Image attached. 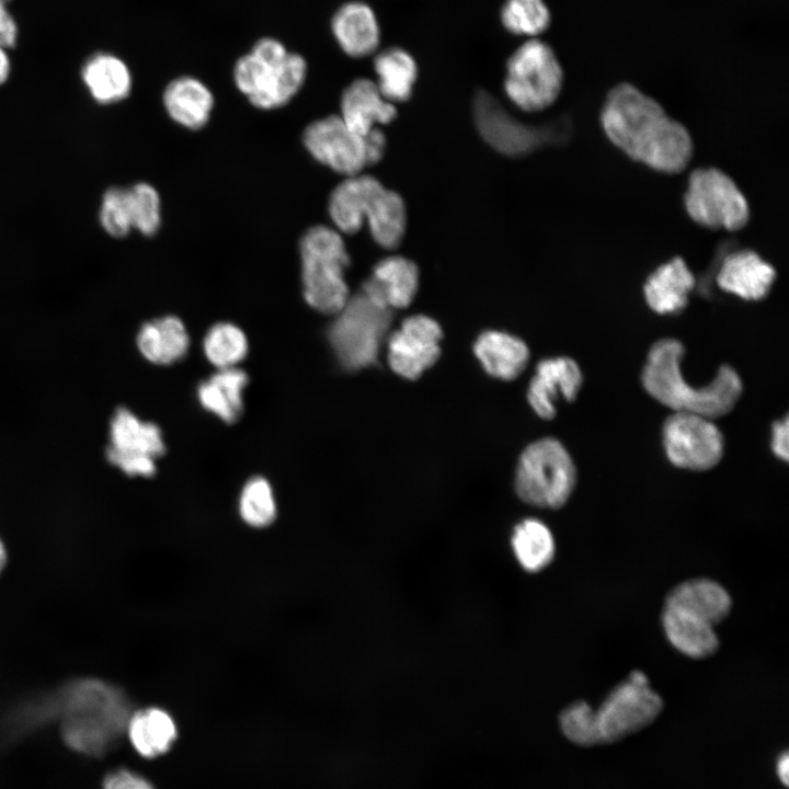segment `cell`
<instances>
[{
	"label": "cell",
	"instance_id": "obj_23",
	"mask_svg": "<svg viewBox=\"0 0 789 789\" xmlns=\"http://www.w3.org/2000/svg\"><path fill=\"white\" fill-rule=\"evenodd\" d=\"M81 80L91 99L100 105H113L125 100L133 88L129 67L118 56L99 52L84 61Z\"/></svg>",
	"mask_w": 789,
	"mask_h": 789
},
{
	"label": "cell",
	"instance_id": "obj_6",
	"mask_svg": "<svg viewBox=\"0 0 789 789\" xmlns=\"http://www.w3.org/2000/svg\"><path fill=\"white\" fill-rule=\"evenodd\" d=\"M576 483L574 462L564 446L554 438H541L521 455L515 490L527 504L559 508L570 499Z\"/></svg>",
	"mask_w": 789,
	"mask_h": 789
},
{
	"label": "cell",
	"instance_id": "obj_42",
	"mask_svg": "<svg viewBox=\"0 0 789 789\" xmlns=\"http://www.w3.org/2000/svg\"><path fill=\"white\" fill-rule=\"evenodd\" d=\"M7 50L8 48L0 45V87L8 81L11 73V60Z\"/></svg>",
	"mask_w": 789,
	"mask_h": 789
},
{
	"label": "cell",
	"instance_id": "obj_38",
	"mask_svg": "<svg viewBox=\"0 0 789 789\" xmlns=\"http://www.w3.org/2000/svg\"><path fill=\"white\" fill-rule=\"evenodd\" d=\"M593 717L594 709L586 701H575L564 708L560 714L561 731L578 745H596Z\"/></svg>",
	"mask_w": 789,
	"mask_h": 789
},
{
	"label": "cell",
	"instance_id": "obj_1",
	"mask_svg": "<svg viewBox=\"0 0 789 789\" xmlns=\"http://www.w3.org/2000/svg\"><path fill=\"white\" fill-rule=\"evenodd\" d=\"M601 123L617 148L656 171L678 173L691 159L694 146L686 127L632 84L620 83L608 92Z\"/></svg>",
	"mask_w": 789,
	"mask_h": 789
},
{
	"label": "cell",
	"instance_id": "obj_15",
	"mask_svg": "<svg viewBox=\"0 0 789 789\" xmlns=\"http://www.w3.org/2000/svg\"><path fill=\"white\" fill-rule=\"evenodd\" d=\"M443 331L438 322L424 316L407 318L388 339V363L407 379L419 378L439 357Z\"/></svg>",
	"mask_w": 789,
	"mask_h": 789
},
{
	"label": "cell",
	"instance_id": "obj_27",
	"mask_svg": "<svg viewBox=\"0 0 789 789\" xmlns=\"http://www.w3.org/2000/svg\"><path fill=\"white\" fill-rule=\"evenodd\" d=\"M662 627L670 643L691 659L713 655L720 645L714 627L678 608L664 606Z\"/></svg>",
	"mask_w": 789,
	"mask_h": 789
},
{
	"label": "cell",
	"instance_id": "obj_36",
	"mask_svg": "<svg viewBox=\"0 0 789 789\" xmlns=\"http://www.w3.org/2000/svg\"><path fill=\"white\" fill-rule=\"evenodd\" d=\"M133 230L144 236H153L161 224V199L158 191L149 183L138 182L127 187Z\"/></svg>",
	"mask_w": 789,
	"mask_h": 789
},
{
	"label": "cell",
	"instance_id": "obj_7",
	"mask_svg": "<svg viewBox=\"0 0 789 789\" xmlns=\"http://www.w3.org/2000/svg\"><path fill=\"white\" fill-rule=\"evenodd\" d=\"M68 693L64 735L71 746L79 751L88 735L91 741L126 732L133 712L118 688L100 681H84Z\"/></svg>",
	"mask_w": 789,
	"mask_h": 789
},
{
	"label": "cell",
	"instance_id": "obj_33",
	"mask_svg": "<svg viewBox=\"0 0 789 789\" xmlns=\"http://www.w3.org/2000/svg\"><path fill=\"white\" fill-rule=\"evenodd\" d=\"M245 333L231 322H218L209 328L203 340V352L217 369L232 368L247 356Z\"/></svg>",
	"mask_w": 789,
	"mask_h": 789
},
{
	"label": "cell",
	"instance_id": "obj_29",
	"mask_svg": "<svg viewBox=\"0 0 789 789\" xmlns=\"http://www.w3.org/2000/svg\"><path fill=\"white\" fill-rule=\"evenodd\" d=\"M137 346L147 361L156 365H171L186 355L190 336L180 318L164 316L140 328Z\"/></svg>",
	"mask_w": 789,
	"mask_h": 789
},
{
	"label": "cell",
	"instance_id": "obj_3",
	"mask_svg": "<svg viewBox=\"0 0 789 789\" xmlns=\"http://www.w3.org/2000/svg\"><path fill=\"white\" fill-rule=\"evenodd\" d=\"M328 211L340 232L355 233L367 222L376 243L388 250L398 248L404 237L402 197L371 175L346 176L330 194Z\"/></svg>",
	"mask_w": 789,
	"mask_h": 789
},
{
	"label": "cell",
	"instance_id": "obj_5",
	"mask_svg": "<svg viewBox=\"0 0 789 789\" xmlns=\"http://www.w3.org/2000/svg\"><path fill=\"white\" fill-rule=\"evenodd\" d=\"M299 253L305 301L321 313H338L351 296L344 277L350 256L341 232L313 226L301 236Z\"/></svg>",
	"mask_w": 789,
	"mask_h": 789
},
{
	"label": "cell",
	"instance_id": "obj_44",
	"mask_svg": "<svg viewBox=\"0 0 789 789\" xmlns=\"http://www.w3.org/2000/svg\"><path fill=\"white\" fill-rule=\"evenodd\" d=\"M5 562H7L5 548L2 544V541L0 540V573L3 570Z\"/></svg>",
	"mask_w": 789,
	"mask_h": 789
},
{
	"label": "cell",
	"instance_id": "obj_20",
	"mask_svg": "<svg viewBox=\"0 0 789 789\" xmlns=\"http://www.w3.org/2000/svg\"><path fill=\"white\" fill-rule=\"evenodd\" d=\"M775 277L776 271L768 262L754 251L742 250L724 258L716 281L727 293L745 300H761L769 293Z\"/></svg>",
	"mask_w": 789,
	"mask_h": 789
},
{
	"label": "cell",
	"instance_id": "obj_12",
	"mask_svg": "<svg viewBox=\"0 0 789 789\" xmlns=\"http://www.w3.org/2000/svg\"><path fill=\"white\" fill-rule=\"evenodd\" d=\"M684 204L689 217L709 229L736 231L750 219L748 203L735 182L717 168L694 170Z\"/></svg>",
	"mask_w": 789,
	"mask_h": 789
},
{
	"label": "cell",
	"instance_id": "obj_41",
	"mask_svg": "<svg viewBox=\"0 0 789 789\" xmlns=\"http://www.w3.org/2000/svg\"><path fill=\"white\" fill-rule=\"evenodd\" d=\"M771 450L776 457L788 461L789 458V421L785 416L784 420H778L773 424L771 427Z\"/></svg>",
	"mask_w": 789,
	"mask_h": 789
},
{
	"label": "cell",
	"instance_id": "obj_9",
	"mask_svg": "<svg viewBox=\"0 0 789 789\" xmlns=\"http://www.w3.org/2000/svg\"><path fill=\"white\" fill-rule=\"evenodd\" d=\"M335 316L328 338L341 366L358 370L375 364L391 321V310L376 306L358 293L350 296Z\"/></svg>",
	"mask_w": 789,
	"mask_h": 789
},
{
	"label": "cell",
	"instance_id": "obj_18",
	"mask_svg": "<svg viewBox=\"0 0 789 789\" xmlns=\"http://www.w3.org/2000/svg\"><path fill=\"white\" fill-rule=\"evenodd\" d=\"M419 288V268L403 256L392 255L379 261L363 284L362 291L384 309L408 307Z\"/></svg>",
	"mask_w": 789,
	"mask_h": 789
},
{
	"label": "cell",
	"instance_id": "obj_28",
	"mask_svg": "<svg viewBox=\"0 0 789 789\" xmlns=\"http://www.w3.org/2000/svg\"><path fill=\"white\" fill-rule=\"evenodd\" d=\"M473 352L490 376L503 380L519 376L529 358L528 347L521 339L501 331L481 333Z\"/></svg>",
	"mask_w": 789,
	"mask_h": 789
},
{
	"label": "cell",
	"instance_id": "obj_16",
	"mask_svg": "<svg viewBox=\"0 0 789 789\" xmlns=\"http://www.w3.org/2000/svg\"><path fill=\"white\" fill-rule=\"evenodd\" d=\"M473 116L483 139L506 156H524L544 141L541 130L518 122L484 90L474 95Z\"/></svg>",
	"mask_w": 789,
	"mask_h": 789
},
{
	"label": "cell",
	"instance_id": "obj_37",
	"mask_svg": "<svg viewBox=\"0 0 789 789\" xmlns=\"http://www.w3.org/2000/svg\"><path fill=\"white\" fill-rule=\"evenodd\" d=\"M98 220L112 238L122 239L133 231L127 187L110 186L101 197Z\"/></svg>",
	"mask_w": 789,
	"mask_h": 789
},
{
	"label": "cell",
	"instance_id": "obj_40",
	"mask_svg": "<svg viewBox=\"0 0 789 789\" xmlns=\"http://www.w3.org/2000/svg\"><path fill=\"white\" fill-rule=\"evenodd\" d=\"M8 3L9 0H0V45L9 49L15 46L19 30Z\"/></svg>",
	"mask_w": 789,
	"mask_h": 789
},
{
	"label": "cell",
	"instance_id": "obj_35",
	"mask_svg": "<svg viewBox=\"0 0 789 789\" xmlns=\"http://www.w3.org/2000/svg\"><path fill=\"white\" fill-rule=\"evenodd\" d=\"M238 511L241 519L254 528L271 525L277 513L271 483L263 477L249 479L239 495Z\"/></svg>",
	"mask_w": 789,
	"mask_h": 789
},
{
	"label": "cell",
	"instance_id": "obj_10",
	"mask_svg": "<svg viewBox=\"0 0 789 789\" xmlns=\"http://www.w3.org/2000/svg\"><path fill=\"white\" fill-rule=\"evenodd\" d=\"M302 142L317 161L345 176L361 174L366 167L377 163L386 149V136L379 128L361 136L340 115L309 124Z\"/></svg>",
	"mask_w": 789,
	"mask_h": 789
},
{
	"label": "cell",
	"instance_id": "obj_8",
	"mask_svg": "<svg viewBox=\"0 0 789 789\" xmlns=\"http://www.w3.org/2000/svg\"><path fill=\"white\" fill-rule=\"evenodd\" d=\"M562 81L563 71L553 49L537 37L525 41L506 61L504 91L523 111L550 106L561 92Z\"/></svg>",
	"mask_w": 789,
	"mask_h": 789
},
{
	"label": "cell",
	"instance_id": "obj_31",
	"mask_svg": "<svg viewBox=\"0 0 789 789\" xmlns=\"http://www.w3.org/2000/svg\"><path fill=\"white\" fill-rule=\"evenodd\" d=\"M376 84L382 96L391 102H404L412 95L418 79V64L414 57L400 46H389L374 54Z\"/></svg>",
	"mask_w": 789,
	"mask_h": 789
},
{
	"label": "cell",
	"instance_id": "obj_22",
	"mask_svg": "<svg viewBox=\"0 0 789 789\" xmlns=\"http://www.w3.org/2000/svg\"><path fill=\"white\" fill-rule=\"evenodd\" d=\"M664 606L678 608L714 627L729 616L732 599L718 582L697 578L674 586L667 593Z\"/></svg>",
	"mask_w": 789,
	"mask_h": 789
},
{
	"label": "cell",
	"instance_id": "obj_30",
	"mask_svg": "<svg viewBox=\"0 0 789 789\" xmlns=\"http://www.w3.org/2000/svg\"><path fill=\"white\" fill-rule=\"evenodd\" d=\"M248 381V375L238 367L218 369L198 386V401L206 411L232 423L243 411V391Z\"/></svg>",
	"mask_w": 789,
	"mask_h": 789
},
{
	"label": "cell",
	"instance_id": "obj_14",
	"mask_svg": "<svg viewBox=\"0 0 789 789\" xmlns=\"http://www.w3.org/2000/svg\"><path fill=\"white\" fill-rule=\"evenodd\" d=\"M110 438L106 457L112 465L128 476L151 477L156 473V459L165 451L158 425L119 408L111 421Z\"/></svg>",
	"mask_w": 789,
	"mask_h": 789
},
{
	"label": "cell",
	"instance_id": "obj_43",
	"mask_svg": "<svg viewBox=\"0 0 789 789\" xmlns=\"http://www.w3.org/2000/svg\"><path fill=\"white\" fill-rule=\"evenodd\" d=\"M777 774L779 776V779L788 786V779H789V757L788 753L785 752L777 763Z\"/></svg>",
	"mask_w": 789,
	"mask_h": 789
},
{
	"label": "cell",
	"instance_id": "obj_24",
	"mask_svg": "<svg viewBox=\"0 0 789 789\" xmlns=\"http://www.w3.org/2000/svg\"><path fill=\"white\" fill-rule=\"evenodd\" d=\"M695 276L682 258H674L659 266L647 279L643 293L648 306L656 313L668 315L683 310Z\"/></svg>",
	"mask_w": 789,
	"mask_h": 789
},
{
	"label": "cell",
	"instance_id": "obj_2",
	"mask_svg": "<svg viewBox=\"0 0 789 789\" xmlns=\"http://www.w3.org/2000/svg\"><path fill=\"white\" fill-rule=\"evenodd\" d=\"M684 353L682 343L675 339L659 340L651 346L641 374L647 392L673 412L696 413L712 420L728 414L743 391L736 370L722 365L710 384L695 387L682 375Z\"/></svg>",
	"mask_w": 789,
	"mask_h": 789
},
{
	"label": "cell",
	"instance_id": "obj_13",
	"mask_svg": "<svg viewBox=\"0 0 789 789\" xmlns=\"http://www.w3.org/2000/svg\"><path fill=\"white\" fill-rule=\"evenodd\" d=\"M712 421L688 412H674L665 420L663 445L674 466L704 471L719 464L723 456L724 439Z\"/></svg>",
	"mask_w": 789,
	"mask_h": 789
},
{
	"label": "cell",
	"instance_id": "obj_17",
	"mask_svg": "<svg viewBox=\"0 0 789 789\" xmlns=\"http://www.w3.org/2000/svg\"><path fill=\"white\" fill-rule=\"evenodd\" d=\"M583 382L580 366L572 358L556 357L538 363L527 391V399L535 413L545 420L556 415L559 398L573 401Z\"/></svg>",
	"mask_w": 789,
	"mask_h": 789
},
{
	"label": "cell",
	"instance_id": "obj_25",
	"mask_svg": "<svg viewBox=\"0 0 789 789\" xmlns=\"http://www.w3.org/2000/svg\"><path fill=\"white\" fill-rule=\"evenodd\" d=\"M162 102L168 115L175 123L188 129H199L210 117L214 95L197 78L182 76L168 83Z\"/></svg>",
	"mask_w": 789,
	"mask_h": 789
},
{
	"label": "cell",
	"instance_id": "obj_39",
	"mask_svg": "<svg viewBox=\"0 0 789 789\" xmlns=\"http://www.w3.org/2000/svg\"><path fill=\"white\" fill-rule=\"evenodd\" d=\"M101 789H156L145 776L128 768L107 773L101 781Z\"/></svg>",
	"mask_w": 789,
	"mask_h": 789
},
{
	"label": "cell",
	"instance_id": "obj_26",
	"mask_svg": "<svg viewBox=\"0 0 789 789\" xmlns=\"http://www.w3.org/2000/svg\"><path fill=\"white\" fill-rule=\"evenodd\" d=\"M126 734L132 746L141 757L152 759L170 751L178 737V728L167 710L147 707L132 713Z\"/></svg>",
	"mask_w": 789,
	"mask_h": 789
},
{
	"label": "cell",
	"instance_id": "obj_11",
	"mask_svg": "<svg viewBox=\"0 0 789 789\" xmlns=\"http://www.w3.org/2000/svg\"><path fill=\"white\" fill-rule=\"evenodd\" d=\"M663 700L648 677L632 672L594 710L596 745L622 740L651 724L662 712Z\"/></svg>",
	"mask_w": 789,
	"mask_h": 789
},
{
	"label": "cell",
	"instance_id": "obj_4",
	"mask_svg": "<svg viewBox=\"0 0 789 789\" xmlns=\"http://www.w3.org/2000/svg\"><path fill=\"white\" fill-rule=\"evenodd\" d=\"M307 61L277 38L262 37L233 67V81L249 102L261 110L287 104L307 78Z\"/></svg>",
	"mask_w": 789,
	"mask_h": 789
},
{
	"label": "cell",
	"instance_id": "obj_32",
	"mask_svg": "<svg viewBox=\"0 0 789 789\" xmlns=\"http://www.w3.org/2000/svg\"><path fill=\"white\" fill-rule=\"evenodd\" d=\"M512 548L519 564L529 572L545 569L554 556V539L540 521L528 518L514 528Z\"/></svg>",
	"mask_w": 789,
	"mask_h": 789
},
{
	"label": "cell",
	"instance_id": "obj_21",
	"mask_svg": "<svg viewBox=\"0 0 789 789\" xmlns=\"http://www.w3.org/2000/svg\"><path fill=\"white\" fill-rule=\"evenodd\" d=\"M397 115L395 104L380 93L375 81L353 80L341 95V118L355 133L367 136L379 124L390 123Z\"/></svg>",
	"mask_w": 789,
	"mask_h": 789
},
{
	"label": "cell",
	"instance_id": "obj_34",
	"mask_svg": "<svg viewBox=\"0 0 789 789\" xmlns=\"http://www.w3.org/2000/svg\"><path fill=\"white\" fill-rule=\"evenodd\" d=\"M550 20L544 0H505L500 10L502 26L515 36L535 38L549 27Z\"/></svg>",
	"mask_w": 789,
	"mask_h": 789
},
{
	"label": "cell",
	"instance_id": "obj_19",
	"mask_svg": "<svg viewBox=\"0 0 789 789\" xmlns=\"http://www.w3.org/2000/svg\"><path fill=\"white\" fill-rule=\"evenodd\" d=\"M332 35L347 56L364 58L374 55L380 44L381 32L373 8L359 0L340 5L331 19Z\"/></svg>",
	"mask_w": 789,
	"mask_h": 789
}]
</instances>
